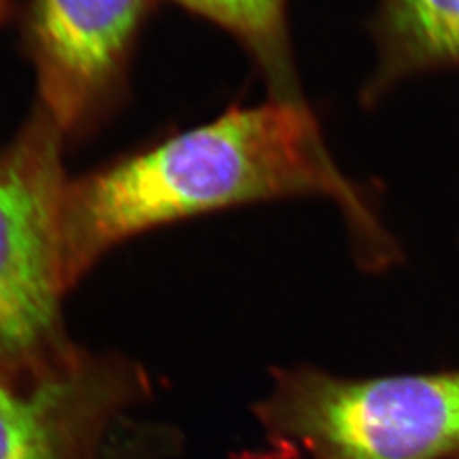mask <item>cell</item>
I'll return each mask as SVG.
<instances>
[{
  "instance_id": "obj_2",
  "label": "cell",
  "mask_w": 459,
  "mask_h": 459,
  "mask_svg": "<svg viewBox=\"0 0 459 459\" xmlns=\"http://www.w3.org/2000/svg\"><path fill=\"white\" fill-rule=\"evenodd\" d=\"M257 417L305 459H456L459 369L361 379L281 369Z\"/></svg>"
},
{
  "instance_id": "obj_3",
  "label": "cell",
  "mask_w": 459,
  "mask_h": 459,
  "mask_svg": "<svg viewBox=\"0 0 459 459\" xmlns=\"http://www.w3.org/2000/svg\"><path fill=\"white\" fill-rule=\"evenodd\" d=\"M66 140L34 104L0 148V369L24 371L70 354L62 305L66 263Z\"/></svg>"
},
{
  "instance_id": "obj_4",
  "label": "cell",
  "mask_w": 459,
  "mask_h": 459,
  "mask_svg": "<svg viewBox=\"0 0 459 459\" xmlns=\"http://www.w3.org/2000/svg\"><path fill=\"white\" fill-rule=\"evenodd\" d=\"M152 0H26L39 106L68 140L98 126L125 85Z\"/></svg>"
},
{
  "instance_id": "obj_6",
  "label": "cell",
  "mask_w": 459,
  "mask_h": 459,
  "mask_svg": "<svg viewBox=\"0 0 459 459\" xmlns=\"http://www.w3.org/2000/svg\"><path fill=\"white\" fill-rule=\"evenodd\" d=\"M373 92L420 72L459 68V0H381Z\"/></svg>"
},
{
  "instance_id": "obj_5",
  "label": "cell",
  "mask_w": 459,
  "mask_h": 459,
  "mask_svg": "<svg viewBox=\"0 0 459 459\" xmlns=\"http://www.w3.org/2000/svg\"><path fill=\"white\" fill-rule=\"evenodd\" d=\"M128 359L82 352L0 369V459H102L121 413L147 390Z\"/></svg>"
},
{
  "instance_id": "obj_1",
  "label": "cell",
  "mask_w": 459,
  "mask_h": 459,
  "mask_svg": "<svg viewBox=\"0 0 459 459\" xmlns=\"http://www.w3.org/2000/svg\"><path fill=\"white\" fill-rule=\"evenodd\" d=\"M325 196L356 231L362 259L392 263L396 248L330 157L307 106L279 98L231 108L208 125L70 179L64 237L72 282L111 248L196 214L278 197Z\"/></svg>"
},
{
  "instance_id": "obj_8",
  "label": "cell",
  "mask_w": 459,
  "mask_h": 459,
  "mask_svg": "<svg viewBox=\"0 0 459 459\" xmlns=\"http://www.w3.org/2000/svg\"><path fill=\"white\" fill-rule=\"evenodd\" d=\"M13 14V0H0V26Z\"/></svg>"
},
{
  "instance_id": "obj_7",
  "label": "cell",
  "mask_w": 459,
  "mask_h": 459,
  "mask_svg": "<svg viewBox=\"0 0 459 459\" xmlns=\"http://www.w3.org/2000/svg\"><path fill=\"white\" fill-rule=\"evenodd\" d=\"M233 34L263 66L279 98H293L286 0H176Z\"/></svg>"
}]
</instances>
